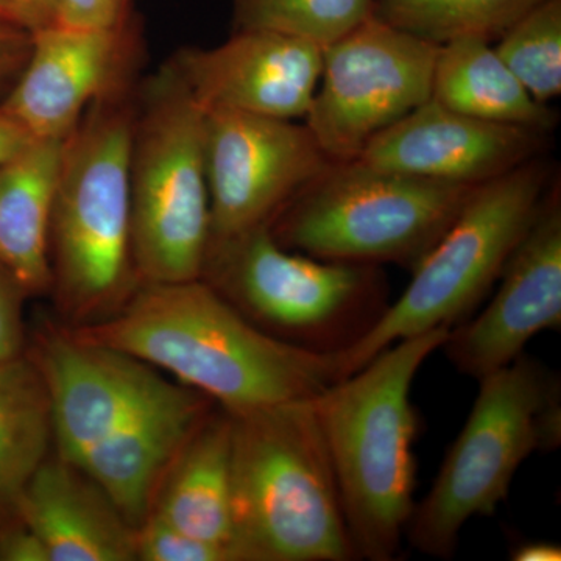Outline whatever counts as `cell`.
Masks as SVG:
<instances>
[{
    "instance_id": "6da1fadb",
    "label": "cell",
    "mask_w": 561,
    "mask_h": 561,
    "mask_svg": "<svg viewBox=\"0 0 561 561\" xmlns=\"http://www.w3.org/2000/svg\"><path fill=\"white\" fill-rule=\"evenodd\" d=\"M68 330L138 357L231 413L312 400L341 381L337 353L265 334L202 278L140 283L110 319Z\"/></svg>"
},
{
    "instance_id": "7a4b0ae2",
    "label": "cell",
    "mask_w": 561,
    "mask_h": 561,
    "mask_svg": "<svg viewBox=\"0 0 561 561\" xmlns=\"http://www.w3.org/2000/svg\"><path fill=\"white\" fill-rule=\"evenodd\" d=\"M451 328L402 339L312 398L357 560L391 561L415 507L413 379Z\"/></svg>"
},
{
    "instance_id": "3957f363",
    "label": "cell",
    "mask_w": 561,
    "mask_h": 561,
    "mask_svg": "<svg viewBox=\"0 0 561 561\" xmlns=\"http://www.w3.org/2000/svg\"><path fill=\"white\" fill-rule=\"evenodd\" d=\"M139 83L95 102L62 142L50 217L49 295L66 328L110 319L140 284L130 191Z\"/></svg>"
},
{
    "instance_id": "277c9868",
    "label": "cell",
    "mask_w": 561,
    "mask_h": 561,
    "mask_svg": "<svg viewBox=\"0 0 561 561\" xmlns=\"http://www.w3.org/2000/svg\"><path fill=\"white\" fill-rule=\"evenodd\" d=\"M228 413L241 561L357 560L312 400Z\"/></svg>"
},
{
    "instance_id": "5b68a950",
    "label": "cell",
    "mask_w": 561,
    "mask_h": 561,
    "mask_svg": "<svg viewBox=\"0 0 561 561\" xmlns=\"http://www.w3.org/2000/svg\"><path fill=\"white\" fill-rule=\"evenodd\" d=\"M560 443L559 375L523 353L479 379L470 415L430 491L415 502L404 537L424 556L453 559L465 524L493 516L524 461Z\"/></svg>"
},
{
    "instance_id": "8992f818",
    "label": "cell",
    "mask_w": 561,
    "mask_h": 561,
    "mask_svg": "<svg viewBox=\"0 0 561 561\" xmlns=\"http://www.w3.org/2000/svg\"><path fill=\"white\" fill-rule=\"evenodd\" d=\"M478 186L331 162L273 217L284 249L321 261L413 271Z\"/></svg>"
},
{
    "instance_id": "52a82bcc",
    "label": "cell",
    "mask_w": 561,
    "mask_h": 561,
    "mask_svg": "<svg viewBox=\"0 0 561 561\" xmlns=\"http://www.w3.org/2000/svg\"><path fill=\"white\" fill-rule=\"evenodd\" d=\"M201 278L265 334L317 353H342L389 306L378 265L284 249L268 225L210 238Z\"/></svg>"
},
{
    "instance_id": "ba28073f",
    "label": "cell",
    "mask_w": 561,
    "mask_h": 561,
    "mask_svg": "<svg viewBox=\"0 0 561 561\" xmlns=\"http://www.w3.org/2000/svg\"><path fill=\"white\" fill-rule=\"evenodd\" d=\"M130 191L140 283L201 278L210 238L206 113L169 61L139 83Z\"/></svg>"
},
{
    "instance_id": "9c48e42d",
    "label": "cell",
    "mask_w": 561,
    "mask_h": 561,
    "mask_svg": "<svg viewBox=\"0 0 561 561\" xmlns=\"http://www.w3.org/2000/svg\"><path fill=\"white\" fill-rule=\"evenodd\" d=\"M548 176L546 165L534 158L479 184L440 241L413 268L401 297L359 341L337 354L341 381L402 339L463 323L497 283L537 217Z\"/></svg>"
},
{
    "instance_id": "30bf717a",
    "label": "cell",
    "mask_w": 561,
    "mask_h": 561,
    "mask_svg": "<svg viewBox=\"0 0 561 561\" xmlns=\"http://www.w3.org/2000/svg\"><path fill=\"white\" fill-rule=\"evenodd\" d=\"M438 44L376 16L323 49L305 125L331 162L357 160L379 133L431 99Z\"/></svg>"
},
{
    "instance_id": "8fae6325",
    "label": "cell",
    "mask_w": 561,
    "mask_h": 561,
    "mask_svg": "<svg viewBox=\"0 0 561 561\" xmlns=\"http://www.w3.org/2000/svg\"><path fill=\"white\" fill-rule=\"evenodd\" d=\"M31 36L27 60L0 113L32 139L65 140L95 102L142 80L146 41L138 13L110 27L55 22Z\"/></svg>"
},
{
    "instance_id": "7c38bea8",
    "label": "cell",
    "mask_w": 561,
    "mask_h": 561,
    "mask_svg": "<svg viewBox=\"0 0 561 561\" xmlns=\"http://www.w3.org/2000/svg\"><path fill=\"white\" fill-rule=\"evenodd\" d=\"M205 113L210 238L271 225L331 164L305 122Z\"/></svg>"
},
{
    "instance_id": "4fadbf2b",
    "label": "cell",
    "mask_w": 561,
    "mask_h": 561,
    "mask_svg": "<svg viewBox=\"0 0 561 561\" xmlns=\"http://www.w3.org/2000/svg\"><path fill=\"white\" fill-rule=\"evenodd\" d=\"M49 391L54 453L77 463L173 381L138 357L49 323L28 343Z\"/></svg>"
},
{
    "instance_id": "5bb4252c",
    "label": "cell",
    "mask_w": 561,
    "mask_h": 561,
    "mask_svg": "<svg viewBox=\"0 0 561 561\" xmlns=\"http://www.w3.org/2000/svg\"><path fill=\"white\" fill-rule=\"evenodd\" d=\"M493 300L449 331L446 356L461 375L481 379L522 356L527 343L561 328L560 187L546 192L537 217L513 250Z\"/></svg>"
},
{
    "instance_id": "9a60e30c",
    "label": "cell",
    "mask_w": 561,
    "mask_h": 561,
    "mask_svg": "<svg viewBox=\"0 0 561 561\" xmlns=\"http://www.w3.org/2000/svg\"><path fill=\"white\" fill-rule=\"evenodd\" d=\"M203 111L305 119L319 87L323 49L268 31H234L216 47H184L169 60Z\"/></svg>"
},
{
    "instance_id": "2e32d148",
    "label": "cell",
    "mask_w": 561,
    "mask_h": 561,
    "mask_svg": "<svg viewBox=\"0 0 561 561\" xmlns=\"http://www.w3.org/2000/svg\"><path fill=\"white\" fill-rule=\"evenodd\" d=\"M545 136L474 119L430 99L379 133L357 160L381 171L479 186L537 158Z\"/></svg>"
},
{
    "instance_id": "e0dca14e",
    "label": "cell",
    "mask_w": 561,
    "mask_h": 561,
    "mask_svg": "<svg viewBox=\"0 0 561 561\" xmlns=\"http://www.w3.org/2000/svg\"><path fill=\"white\" fill-rule=\"evenodd\" d=\"M216 402L173 382L76 465L88 472L138 530L149 516L165 471Z\"/></svg>"
},
{
    "instance_id": "ac0fdd59",
    "label": "cell",
    "mask_w": 561,
    "mask_h": 561,
    "mask_svg": "<svg viewBox=\"0 0 561 561\" xmlns=\"http://www.w3.org/2000/svg\"><path fill=\"white\" fill-rule=\"evenodd\" d=\"M16 518L50 561H135L136 529L79 465L51 453L22 490Z\"/></svg>"
},
{
    "instance_id": "d6986e66",
    "label": "cell",
    "mask_w": 561,
    "mask_h": 561,
    "mask_svg": "<svg viewBox=\"0 0 561 561\" xmlns=\"http://www.w3.org/2000/svg\"><path fill=\"white\" fill-rule=\"evenodd\" d=\"M150 513L241 561L231 512V416L219 405L201 421L165 471Z\"/></svg>"
},
{
    "instance_id": "ffe728a7",
    "label": "cell",
    "mask_w": 561,
    "mask_h": 561,
    "mask_svg": "<svg viewBox=\"0 0 561 561\" xmlns=\"http://www.w3.org/2000/svg\"><path fill=\"white\" fill-rule=\"evenodd\" d=\"M62 142L33 139L0 164V264L31 298L50 291V217Z\"/></svg>"
},
{
    "instance_id": "44dd1931",
    "label": "cell",
    "mask_w": 561,
    "mask_h": 561,
    "mask_svg": "<svg viewBox=\"0 0 561 561\" xmlns=\"http://www.w3.org/2000/svg\"><path fill=\"white\" fill-rule=\"evenodd\" d=\"M431 99L474 119L541 133L557 125L556 111L531 98L482 36H457L438 46Z\"/></svg>"
},
{
    "instance_id": "7402d4cb",
    "label": "cell",
    "mask_w": 561,
    "mask_h": 561,
    "mask_svg": "<svg viewBox=\"0 0 561 561\" xmlns=\"http://www.w3.org/2000/svg\"><path fill=\"white\" fill-rule=\"evenodd\" d=\"M54 453L49 391L28 351L0 360V524L16 518L22 490Z\"/></svg>"
},
{
    "instance_id": "603a6c76",
    "label": "cell",
    "mask_w": 561,
    "mask_h": 561,
    "mask_svg": "<svg viewBox=\"0 0 561 561\" xmlns=\"http://www.w3.org/2000/svg\"><path fill=\"white\" fill-rule=\"evenodd\" d=\"M541 2L545 0H373V16L438 46L465 35L493 43Z\"/></svg>"
},
{
    "instance_id": "cb8c5ba5",
    "label": "cell",
    "mask_w": 561,
    "mask_h": 561,
    "mask_svg": "<svg viewBox=\"0 0 561 561\" xmlns=\"http://www.w3.org/2000/svg\"><path fill=\"white\" fill-rule=\"evenodd\" d=\"M373 16V0H232L234 31H268L331 46Z\"/></svg>"
},
{
    "instance_id": "d4e9b609",
    "label": "cell",
    "mask_w": 561,
    "mask_h": 561,
    "mask_svg": "<svg viewBox=\"0 0 561 561\" xmlns=\"http://www.w3.org/2000/svg\"><path fill=\"white\" fill-rule=\"evenodd\" d=\"M500 55L535 101L549 105L561 92V0H545L496 39Z\"/></svg>"
},
{
    "instance_id": "484cf974",
    "label": "cell",
    "mask_w": 561,
    "mask_h": 561,
    "mask_svg": "<svg viewBox=\"0 0 561 561\" xmlns=\"http://www.w3.org/2000/svg\"><path fill=\"white\" fill-rule=\"evenodd\" d=\"M136 560L238 561L230 549L192 537L154 513L136 530Z\"/></svg>"
},
{
    "instance_id": "4316f807",
    "label": "cell",
    "mask_w": 561,
    "mask_h": 561,
    "mask_svg": "<svg viewBox=\"0 0 561 561\" xmlns=\"http://www.w3.org/2000/svg\"><path fill=\"white\" fill-rule=\"evenodd\" d=\"M27 291L0 264V360L14 359L28 348L24 305Z\"/></svg>"
},
{
    "instance_id": "83f0119b",
    "label": "cell",
    "mask_w": 561,
    "mask_h": 561,
    "mask_svg": "<svg viewBox=\"0 0 561 561\" xmlns=\"http://www.w3.org/2000/svg\"><path fill=\"white\" fill-rule=\"evenodd\" d=\"M135 14V0H58L57 22L77 27H110Z\"/></svg>"
},
{
    "instance_id": "f1b7e54d",
    "label": "cell",
    "mask_w": 561,
    "mask_h": 561,
    "mask_svg": "<svg viewBox=\"0 0 561 561\" xmlns=\"http://www.w3.org/2000/svg\"><path fill=\"white\" fill-rule=\"evenodd\" d=\"M58 18V0H0V21L35 33L55 24Z\"/></svg>"
},
{
    "instance_id": "f546056e",
    "label": "cell",
    "mask_w": 561,
    "mask_h": 561,
    "mask_svg": "<svg viewBox=\"0 0 561 561\" xmlns=\"http://www.w3.org/2000/svg\"><path fill=\"white\" fill-rule=\"evenodd\" d=\"M0 561H50L39 538L18 518L0 524Z\"/></svg>"
},
{
    "instance_id": "4dcf8cb0",
    "label": "cell",
    "mask_w": 561,
    "mask_h": 561,
    "mask_svg": "<svg viewBox=\"0 0 561 561\" xmlns=\"http://www.w3.org/2000/svg\"><path fill=\"white\" fill-rule=\"evenodd\" d=\"M31 33L0 21V91L11 87L31 50Z\"/></svg>"
},
{
    "instance_id": "1f68e13d",
    "label": "cell",
    "mask_w": 561,
    "mask_h": 561,
    "mask_svg": "<svg viewBox=\"0 0 561 561\" xmlns=\"http://www.w3.org/2000/svg\"><path fill=\"white\" fill-rule=\"evenodd\" d=\"M32 140L31 136L18 127L10 117L0 113V164L14 157L18 151L24 149Z\"/></svg>"
},
{
    "instance_id": "d6a6232c",
    "label": "cell",
    "mask_w": 561,
    "mask_h": 561,
    "mask_svg": "<svg viewBox=\"0 0 561 561\" xmlns=\"http://www.w3.org/2000/svg\"><path fill=\"white\" fill-rule=\"evenodd\" d=\"M515 561H560L561 548L552 541H524L512 551Z\"/></svg>"
}]
</instances>
